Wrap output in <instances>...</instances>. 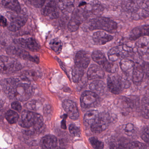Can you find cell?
<instances>
[{
  "instance_id": "cell-37",
  "label": "cell",
  "mask_w": 149,
  "mask_h": 149,
  "mask_svg": "<svg viewBox=\"0 0 149 149\" xmlns=\"http://www.w3.org/2000/svg\"><path fill=\"white\" fill-rule=\"evenodd\" d=\"M69 130L70 133L75 136H79L81 135V131L80 129L75 125H70Z\"/></svg>"
},
{
  "instance_id": "cell-13",
  "label": "cell",
  "mask_w": 149,
  "mask_h": 149,
  "mask_svg": "<svg viewBox=\"0 0 149 149\" xmlns=\"http://www.w3.org/2000/svg\"><path fill=\"white\" fill-rule=\"evenodd\" d=\"M63 107L70 119L77 120L80 116L79 110L75 103L70 100H65L62 104Z\"/></svg>"
},
{
  "instance_id": "cell-7",
  "label": "cell",
  "mask_w": 149,
  "mask_h": 149,
  "mask_svg": "<svg viewBox=\"0 0 149 149\" xmlns=\"http://www.w3.org/2000/svg\"><path fill=\"white\" fill-rule=\"evenodd\" d=\"M125 86L124 81L119 75H113L108 77L107 87L109 91L113 94H119Z\"/></svg>"
},
{
  "instance_id": "cell-33",
  "label": "cell",
  "mask_w": 149,
  "mask_h": 149,
  "mask_svg": "<svg viewBox=\"0 0 149 149\" xmlns=\"http://www.w3.org/2000/svg\"><path fill=\"white\" fill-rule=\"evenodd\" d=\"M149 100L147 97H144L142 102V113L145 118H149Z\"/></svg>"
},
{
  "instance_id": "cell-21",
  "label": "cell",
  "mask_w": 149,
  "mask_h": 149,
  "mask_svg": "<svg viewBox=\"0 0 149 149\" xmlns=\"http://www.w3.org/2000/svg\"><path fill=\"white\" fill-rule=\"evenodd\" d=\"M58 141L54 136L48 135L42 138L41 141L42 147L45 149H54L57 146Z\"/></svg>"
},
{
  "instance_id": "cell-38",
  "label": "cell",
  "mask_w": 149,
  "mask_h": 149,
  "mask_svg": "<svg viewBox=\"0 0 149 149\" xmlns=\"http://www.w3.org/2000/svg\"><path fill=\"white\" fill-rule=\"evenodd\" d=\"M129 148L130 149H145L146 145L143 143L137 141L132 142L129 145Z\"/></svg>"
},
{
  "instance_id": "cell-16",
  "label": "cell",
  "mask_w": 149,
  "mask_h": 149,
  "mask_svg": "<svg viewBox=\"0 0 149 149\" xmlns=\"http://www.w3.org/2000/svg\"><path fill=\"white\" fill-rule=\"evenodd\" d=\"M92 39L96 45H104L112 40L113 36L105 31H99L93 34Z\"/></svg>"
},
{
  "instance_id": "cell-41",
  "label": "cell",
  "mask_w": 149,
  "mask_h": 149,
  "mask_svg": "<svg viewBox=\"0 0 149 149\" xmlns=\"http://www.w3.org/2000/svg\"><path fill=\"white\" fill-rule=\"evenodd\" d=\"M12 108L15 110L20 112L21 111L22 107L21 104L19 102L17 101H15V102H14L12 104Z\"/></svg>"
},
{
  "instance_id": "cell-8",
  "label": "cell",
  "mask_w": 149,
  "mask_h": 149,
  "mask_svg": "<svg viewBox=\"0 0 149 149\" xmlns=\"http://www.w3.org/2000/svg\"><path fill=\"white\" fill-rule=\"evenodd\" d=\"M42 13L46 18L54 19L59 17V7L55 0H48L42 6Z\"/></svg>"
},
{
  "instance_id": "cell-24",
  "label": "cell",
  "mask_w": 149,
  "mask_h": 149,
  "mask_svg": "<svg viewBox=\"0 0 149 149\" xmlns=\"http://www.w3.org/2000/svg\"><path fill=\"white\" fill-rule=\"evenodd\" d=\"M2 4L5 8L15 13H19L21 11L18 0H2Z\"/></svg>"
},
{
  "instance_id": "cell-10",
  "label": "cell",
  "mask_w": 149,
  "mask_h": 149,
  "mask_svg": "<svg viewBox=\"0 0 149 149\" xmlns=\"http://www.w3.org/2000/svg\"><path fill=\"white\" fill-rule=\"evenodd\" d=\"M109 124V118L107 114H99L95 122L91 126L93 132L99 133L108 129Z\"/></svg>"
},
{
  "instance_id": "cell-2",
  "label": "cell",
  "mask_w": 149,
  "mask_h": 149,
  "mask_svg": "<svg viewBox=\"0 0 149 149\" xmlns=\"http://www.w3.org/2000/svg\"><path fill=\"white\" fill-rule=\"evenodd\" d=\"M122 7L125 11L132 14L135 19L149 16V0H123Z\"/></svg>"
},
{
  "instance_id": "cell-31",
  "label": "cell",
  "mask_w": 149,
  "mask_h": 149,
  "mask_svg": "<svg viewBox=\"0 0 149 149\" xmlns=\"http://www.w3.org/2000/svg\"><path fill=\"white\" fill-rule=\"evenodd\" d=\"M49 47L56 54H60L62 49V42L60 39L55 38L49 42Z\"/></svg>"
},
{
  "instance_id": "cell-25",
  "label": "cell",
  "mask_w": 149,
  "mask_h": 149,
  "mask_svg": "<svg viewBox=\"0 0 149 149\" xmlns=\"http://www.w3.org/2000/svg\"><path fill=\"white\" fill-rule=\"evenodd\" d=\"M136 63L130 59L123 58L120 63V67L124 73L127 75L132 74Z\"/></svg>"
},
{
  "instance_id": "cell-23",
  "label": "cell",
  "mask_w": 149,
  "mask_h": 149,
  "mask_svg": "<svg viewBox=\"0 0 149 149\" xmlns=\"http://www.w3.org/2000/svg\"><path fill=\"white\" fill-rule=\"evenodd\" d=\"M89 88L97 95H101L105 91L106 86L104 82L100 80H95L90 84Z\"/></svg>"
},
{
  "instance_id": "cell-39",
  "label": "cell",
  "mask_w": 149,
  "mask_h": 149,
  "mask_svg": "<svg viewBox=\"0 0 149 149\" xmlns=\"http://www.w3.org/2000/svg\"><path fill=\"white\" fill-rule=\"evenodd\" d=\"M30 4L36 8L42 7L45 4L46 0H29Z\"/></svg>"
},
{
  "instance_id": "cell-40",
  "label": "cell",
  "mask_w": 149,
  "mask_h": 149,
  "mask_svg": "<svg viewBox=\"0 0 149 149\" xmlns=\"http://www.w3.org/2000/svg\"><path fill=\"white\" fill-rule=\"evenodd\" d=\"M141 138L146 143H149V128L148 127L144 130L141 134Z\"/></svg>"
},
{
  "instance_id": "cell-3",
  "label": "cell",
  "mask_w": 149,
  "mask_h": 149,
  "mask_svg": "<svg viewBox=\"0 0 149 149\" xmlns=\"http://www.w3.org/2000/svg\"><path fill=\"white\" fill-rule=\"evenodd\" d=\"M19 124L22 128L38 131L43 126V119L42 116L38 113L24 111L21 116Z\"/></svg>"
},
{
  "instance_id": "cell-32",
  "label": "cell",
  "mask_w": 149,
  "mask_h": 149,
  "mask_svg": "<svg viewBox=\"0 0 149 149\" xmlns=\"http://www.w3.org/2000/svg\"><path fill=\"white\" fill-rule=\"evenodd\" d=\"M6 118L8 122L11 124L16 123L19 119V116L18 113L11 110H9L6 112Z\"/></svg>"
},
{
  "instance_id": "cell-17",
  "label": "cell",
  "mask_w": 149,
  "mask_h": 149,
  "mask_svg": "<svg viewBox=\"0 0 149 149\" xmlns=\"http://www.w3.org/2000/svg\"><path fill=\"white\" fill-rule=\"evenodd\" d=\"M79 11L73 13L71 19L68 24V29L70 32H74L79 29L80 25L83 22V15H81Z\"/></svg>"
},
{
  "instance_id": "cell-11",
  "label": "cell",
  "mask_w": 149,
  "mask_h": 149,
  "mask_svg": "<svg viewBox=\"0 0 149 149\" xmlns=\"http://www.w3.org/2000/svg\"><path fill=\"white\" fill-rule=\"evenodd\" d=\"M7 52L9 54L15 56L24 60H28L36 63H38L39 62L37 57L31 56L27 51L14 46L8 47L7 49Z\"/></svg>"
},
{
  "instance_id": "cell-12",
  "label": "cell",
  "mask_w": 149,
  "mask_h": 149,
  "mask_svg": "<svg viewBox=\"0 0 149 149\" xmlns=\"http://www.w3.org/2000/svg\"><path fill=\"white\" fill-rule=\"evenodd\" d=\"M11 21L8 26V29L12 32H16L20 29L27 21L28 17L25 15H18L11 17Z\"/></svg>"
},
{
  "instance_id": "cell-19",
  "label": "cell",
  "mask_w": 149,
  "mask_h": 149,
  "mask_svg": "<svg viewBox=\"0 0 149 149\" xmlns=\"http://www.w3.org/2000/svg\"><path fill=\"white\" fill-rule=\"evenodd\" d=\"M138 52L142 56L148 55L149 54V39L148 36H144L138 39L136 42Z\"/></svg>"
},
{
  "instance_id": "cell-36",
  "label": "cell",
  "mask_w": 149,
  "mask_h": 149,
  "mask_svg": "<svg viewBox=\"0 0 149 149\" xmlns=\"http://www.w3.org/2000/svg\"><path fill=\"white\" fill-rule=\"evenodd\" d=\"M124 130L125 134L129 136H131L135 132V126L132 124L128 123L125 125Z\"/></svg>"
},
{
  "instance_id": "cell-20",
  "label": "cell",
  "mask_w": 149,
  "mask_h": 149,
  "mask_svg": "<svg viewBox=\"0 0 149 149\" xmlns=\"http://www.w3.org/2000/svg\"><path fill=\"white\" fill-rule=\"evenodd\" d=\"M104 75L105 74L103 70L95 64L91 65L87 73L88 79L90 80L102 79L104 77Z\"/></svg>"
},
{
  "instance_id": "cell-35",
  "label": "cell",
  "mask_w": 149,
  "mask_h": 149,
  "mask_svg": "<svg viewBox=\"0 0 149 149\" xmlns=\"http://www.w3.org/2000/svg\"><path fill=\"white\" fill-rule=\"evenodd\" d=\"M104 69L109 73H115L118 71V67L117 64L113 63L108 62L106 65L103 67Z\"/></svg>"
},
{
  "instance_id": "cell-18",
  "label": "cell",
  "mask_w": 149,
  "mask_h": 149,
  "mask_svg": "<svg viewBox=\"0 0 149 149\" xmlns=\"http://www.w3.org/2000/svg\"><path fill=\"white\" fill-rule=\"evenodd\" d=\"M149 32V25L137 27L133 29L130 33V39L132 40H136L143 36H148Z\"/></svg>"
},
{
  "instance_id": "cell-5",
  "label": "cell",
  "mask_w": 149,
  "mask_h": 149,
  "mask_svg": "<svg viewBox=\"0 0 149 149\" xmlns=\"http://www.w3.org/2000/svg\"><path fill=\"white\" fill-rule=\"evenodd\" d=\"M22 68L21 64L16 59L0 56V74H9L21 70Z\"/></svg>"
},
{
  "instance_id": "cell-15",
  "label": "cell",
  "mask_w": 149,
  "mask_h": 149,
  "mask_svg": "<svg viewBox=\"0 0 149 149\" xmlns=\"http://www.w3.org/2000/svg\"><path fill=\"white\" fill-rule=\"evenodd\" d=\"M90 63V57L87 52L83 50L77 53L75 57L76 66L84 69L88 68Z\"/></svg>"
},
{
  "instance_id": "cell-9",
  "label": "cell",
  "mask_w": 149,
  "mask_h": 149,
  "mask_svg": "<svg viewBox=\"0 0 149 149\" xmlns=\"http://www.w3.org/2000/svg\"><path fill=\"white\" fill-rule=\"evenodd\" d=\"M99 102L98 95L91 91H85L81 97V105L85 109L92 108L96 106Z\"/></svg>"
},
{
  "instance_id": "cell-1",
  "label": "cell",
  "mask_w": 149,
  "mask_h": 149,
  "mask_svg": "<svg viewBox=\"0 0 149 149\" xmlns=\"http://www.w3.org/2000/svg\"><path fill=\"white\" fill-rule=\"evenodd\" d=\"M1 86L8 97L20 102L30 99L34 93V88L26 77L4 79L1 81Z\"/></svg>"
},
{
  "instance_id": "cell-22",
  "label": "cell",
  "mask_w": 149,
  "mask_h": 149,
  "mask_svg": "<svg viewBox=\"0 0 149 149\" xmlns=\"http://www.w3.org/2000/svg\"><path fill=\"white\" fill-rule=\"evenodd\" d=\"M58 6L63 13H70L74 8V0H58Z\"/></svg>"
},
{
  "instance_id": "cell-29",
  "label": "cell",
  "mask_w": 149,
  "mask_h": 149,
  "mask_svg": "<svg viewBox=\"0 0 149 149\" xmlns=\"http://www.w3.org/2000/svg\"><path fill=\"white\" fill-rule=\"evenodd\" d=\"M86 8V11H84L85 13L84 14V15L92 14L93 15H97L100 14V13L103 11L102 7L100 4L97 3L90 4Z\"/></svg>"
},
{
  "instance_id": "cell-43",
  "label": "cell",
  "mask_w": 149,
  "mask_h": 149,
  "mask_svg": "<svg viewBox=\"0 0 149 149\" xmlns=\"http://www.w3.org/2000/svg\"><path fill=\"white\" fill-rule=\"evenodd\" d=\"M27 107L29 109L35 110L36 109V103L35 101H33L29 102L27 104Z\"/></svg>"
},
{
  "instance_id": "cell-6",
  "label": "cell",
  "mask_w": 149,
  "mask_h": 149,
  "mask_svg": "<svg viewBox=\"0 0 149 149\" xmlns=\"http://www.w3.org/2000/svg\"><path fill=\"white\" fill-rule=\"evenodd\" d=\"M132 51V48L127 45L117 46L110 49L108 52V57L110 61L116 62L126 57Z\"/></svg>"
},
{
  "instance_id": "cell-34",
  "label": "cell",
  "mask_w": 149,
  "mask_h": 149,
  "mask_svg": "<svg viewBox=\"0 0 149 149\" xmlns=\"http://www.w3.org/2000/svg\"><path fill=\"white\" fill-rule=\"evenodd\" d=\"M89 141L91 145L95 149H103L104 147V143L100 141L97 138L92 137L90 139Z\"/></svg>"
},
{
  "instance_id": "cell-26",
  "label": "cell",
  "mask_w": 149,
  "mask_h": 149,
  "mask_svg": "<svg viewBox=\"0 0 149 149\" xmlns=\"http://www.w3.org/2000/svg\"><path fill=\"white\" fill-rule=\"evenodd\" d=\"M132 81L135 84L140 83L141 82L144 75V70L141 65L139 64H135L133 72H132Z\"/></svg>"
},
{
  "instance_id": "cell-28",
  "label": "cell",
  "mask_w": 149,
  "mask_h": 149,
  "mask_svg": "<svg viewBox=\"0 0 149 149\" xmlns=\"http://www.w3.org/2000/svg\"><path fill=\"white\" fill-rule=\"evenodd\" d=\"M91 57L94 61L102 67H104L109 62L104 54L98 50L94 51L91 55Z\"/></svg>"
},
{
  "instance_id": "cell-4",
  "label": "cell",
  "mask_w": 149,
  "mask_h": 149,
  "mask_svg": "<svg viewBox=\"0 0 149 149\" xmlns=\"http://www.w3.org/2000/svg\"><path fill=\"white\" fill-rule=\"evenodd\" d=\"M88 28L90 31L100 30L114 33L117 30L118 25L109 18L98 17L89 21L88 24Z\"/></svg>"
},
{
  "instance_id": "cell-27",
  "label": "cell",
  "mask_w": 149,
  "mask_h": 149,
  "mask_svg": "<svg viewBox=\"0 0 149 149\" xmlns=\"http://www.w3.org/2000/svg\"><path fill=\"white\" fill-rule=\"evenodd\" d=\"M99 113L97 110H91L85 114L84 118V122L86 126H91L97 119Z\"/></svg>"
},
{
  "instance_id": "cell-14",
  "label": "cell",
  "mask_w": 149,
  "mask_h": 149,
  "mask_svg": "<svg viewBox=\"0 0 149 149\" xmlns=\"http://www.w3.org/2000/svg\"><path fill=\"white\" fill-rule=\"evenodd\" d=\"M15 43L22 47L32 51H37L40 49V46L36 40L33 38H19L15 40Z\"/></svg>"
},
{
  "instance_id": "cell-30",
  "label": "cell",
  "mask_w": 149,
  "mask_h": 149,
  "mask_svg": "<svg viewBox=\"0 0 149 149\" xmlns=\"http://www.w3.org/2000/svg\"><path fill=\"white\" fill-rule=\"evenodd\" d=\"M84 74V69L75 65L72 70V79L74 83H78L81 81Z\"/></svg>"
},
{
  "instance_id": "cell-42",
  "label": "cell",
  "mask_w": 149,
  "mask_h": 149,
  "mask_svg": "<svg viewBox=\"0 0 149 149\" xmlns=\"http://www.w3.org/2000/svg\"><path fill=\"white\" fill-rule=\"evenodd\" d=\"M8 25L6 19L3 16H0V26L2 27H6Z\"/></svg>"
}]
</instances>
